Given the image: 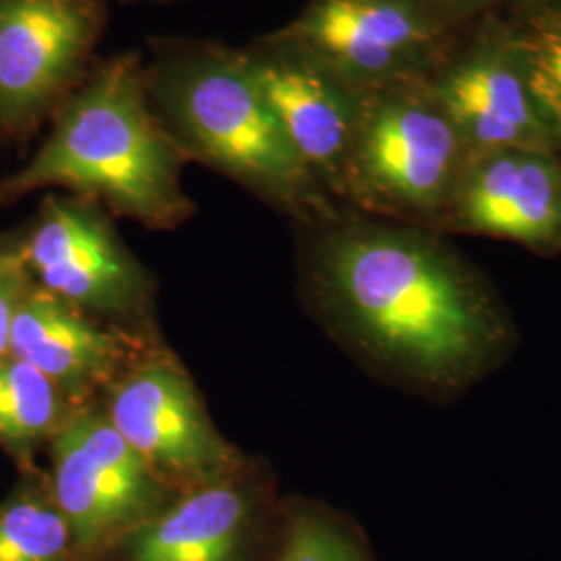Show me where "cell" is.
I'll list each match as a JSON object with an SVG mask.
<instances>
[{"label":"cell","mask_w":561,"mask_h":561,"mask_svg":"<svg viewBox=\"0 0 561 561\" xmlns=\"http://www.w3.org/2000/svg\"><path fill=\"white\" fill-rule=\"evenodd\" d=\"M439 233L514 241L541 256L560 254V154L507 148L472 157Z\"/></svg>","instance_id":"obj_12"},{"label":"cell","mask_w":561,"mask_h":561,"mask_svg":"<svg viewBox=\"0 0 561 561\" xmlns=\"http://www.w3.org/2000/svg\"><path fill=\"white\" fill-rule=\"evenodd\" d=\"M23 271L21 236H0V277Z\"/></svg>","instance_id":"obj_21"},{"label":"cell","mask_w":561,"mask_h":561,"mask_svg":"<svg viewBox=\"0 0 561 561\" xmlns=\"http://www.w3.org/2000/svg\"><path fill=\"white\" fill-rule=\"evenodd\" d=\"M102 0H0V134L27 136L90 71Z\"/></svg>","instance_id":"obj_8"},{"label":"cell","mask_w":561,"mask_h":561,"mask_svg":"<svg viewBox=\"0 0 561 561\" xmlns=\"http://www.w3.org/2000/svg\"><path fill=\"white\" fill-rule=\"evenodd\" d=\"M241 55L287 140L324 192L341 204L364 92L280 30L241 48Z\"/></svg>","instance_id":"obj_11"},{"label":"cell","mask_w":561,"mask_h":561,"mask_svg":"<svg viewBox=\"0 0 561 561\" xmlns=\"http://www.w3.org/2000/svg\"><path fill=\"white\" fill-rule=\"evenodd\" d=\"M280 32L366 92L431 78L461 27L428 0H308Z\"/></svg>","instance_id":"obj_6"},{"label":"cell","mask_w":561,"mask_h":561,"mask_svg":"<svg viewBox=\"0 0 561 561\" xmlns=\"http://www.w3.org/2000/svg\"><path fill=\"white\" fill-rule=\"evenodd\" d=\"M69 414V400L38 368L13 356L0 360V445L7 451L27 460Z\"/></svg>","instance_id":"obj_15"},{"label":"cell","mask_w":561,"mask_h":561,"mask_svg":"<svg viewBox=\"0 0 561 561\" xmlns=\"http://www.w3.org/2000/svg\"><path fill=\"white\" fill-rule=\"evenodd\" d=\"M30 279L85 314L125 319L141 312L152 283L121 240L104 208L76 196L50 194L21 236Z\"/></svg>","instance_id":"obj_9"},{"label":"cell","mask_w":561,"mask_h":561,"mask_svg":"<svg viewBox=\"0 0 561 561\" xmlns=\"http://www.w3.org/2000/svg\"><path fill=\"white\" fill-rule=\"evenodd\" d=\"M50 121L34 157L0 180V202L55 187L150 229L194 215L183 190L187 161L150 104L138 55L92 67Z\"/></svg>","instance_id":"obj_2"},{"label":"cell","mask_w":561,"mask_h":561,"mask_svg":"<svg viewBox=\"0 0 561 561\" xmlns=\"http://www.w3.org/2000/svg\"><path fill=\"white\" fill-rule=\"evenodd\" d=\"M106 416L175 491L238 474L240 458L175 362L150 358L111 385Z\"/></svg>","instance_id":"obj_10"},{"label":"cell","mask_w":561,"mask_h":561,"mask_svg":"<svg viewBox=\"0 0 561 561\" xmlns=\"http://www.w3.org/2000/svg\"><path fill=\"white\" fill-rule=\"evenodd\" d=\"M50 460L48 486L78 561H101L180 493L121 437L101 408L69 414L50 439Z\"/></svg>","instance_id":"obj_5"},{"label":"cell","mask_w":561,"mask_h":561,"mask_svg":"<svg viewBox=\"0 0 561 561\" xmlns=\"http://www.w3.org/2000/svg\"><path fill=\"white\" fill-rule=\"evenodd\" d=\"M0 561H78L48 482H30L0 503Z\"/></svg>","instance_id":"obj_17"},{"label":"cell","mask_w":561,"mask_h":561,"mask_svg":"<svg viewBox=\"0 0 561 561\" xmlns=\"http://www.w3.org/2000/svg\"><path fill=\"white\" fill-rule=\"evenodd\" d=\"M119 333L90 321L78 306L32 285L21 296L9 356L38 368L69 401L85 400L119 379L129 358Z\"/></svg>","instance_id":"obj_14"},{"label":"cell","mask_w":561,"mask_h":561,"mask_svg":"<svg viewBox=\"0 0 561 561\" xmlns=\"http://www.w3.org/2000/svg\"><path fill=\"white\" fill-rule=\"evenodd\" d=\"M428 2L435 9H439L451 23L463 27L466 23H472L486 13L503 11L514 0H428Z\"/></svg>","instance_id":"obj_20"},{"label":"cell","mask_w":561,"mask_h":561,"mask_svg":"<svg viewBox=\"0 0 561 561\" xmlns=\"http://www.w3.org/2000/svg\"><path fill=\"white\" fill-rule=\"evenodd\" d=\"M268 561H377L358 524L329 505L296 500L277 522Z\"/></svg>","instance_id":"obj_16"},{"label":"cell","mask_w":561,"mask_h":561,"mask_svg":"<svg viewBox=\"0 0 561 561\" xmlns=\"http://www.w3.org/2000/svg\"><path fill=\"white\" fill-rule=\"evenodd\" d=\"M503 13L524 46L530 81L556 129L561 159V0H514Z\"/></svg>","instance_id":"obj_18"},{"label":"cell","mask_w":561,"mask_h":561,"mask_svg":"<svg viewBox=\"0 0 561 561\" xmlns=\"http://www.w3.org/2000/svg\"><path fill=\"white\" fill-rule=\"evenodd\" d=\"M275 533L259 489L231 474L183 489L101 561H268Z\"/></svg>","instance_id":"obj_13"},{"label":"cell","mask_w":561,"mask_h":561,"mask_svg":"<svg viewBox=\"0 0 561 561\" xmlns=\"http://www.w3.org/2000/svg\"><path fill=\"white\" fill-rule=\"evenodd\" d=\"M428 80L472 157L507 148L560 154L524 46L503 11L472 21Z\"/></svg>","instance_id":"obj_7"},{"label":"cell","mask_w":561,"mask_h":561,"mask_svg":"<svg viewBox=\"0 0 561 561\" xmlns=\"http://www.w3.org/2000/svg\"><path fill=\"white\" fill-rule=\"evenodd\" d=\"M144 83L185 161L238 181L306 227L345 210L287 140L238 48L213 41L154 42Z\"/></svg>","instance_id":"obj_3"},{"label":"cell","mask_w":561,"mask_h":561,"mask_svg":"<svg viewBox=\"0 0 561 561\" xmlns=\"http://www.w3.org/2000/svg\"><path fill=\"white\" fill-rule=\"evenodd\" d=\"M32 285L27 271H18L7 277H0V360L9 356L11 350V327L21 296Z\"/></svg>","instance_id":"obj_19"},{"label":"cell","mask_w":561,"mask_h":561,"mask_svg":"<svg viewBox=\"0 0 561 561\" xmlns=\"http://www.w3.org/2000/svg\"><path fill=\"white\" fill-rule=\"evenodd\" d=\"M470 159L428 78L366 90L341 204L364 217L439 231Z\"/></svg>","instance_id":"obj_4"},{"label":"cell","mask_w":561,"mask_h":561,"mask_svg":"<svg viewBox=\"0 0 561 561\" xmlns=\"http://www.w3.org/2000/svg\"><path fill=\"white\" fill-rule=\"evenodd\" d=\"M308 229L322 312L393 377L449 398L512 356L518 333L510 310L447 236L347 208Z\"/></svg>","instance_id":"obj_1"}]
</instances>
